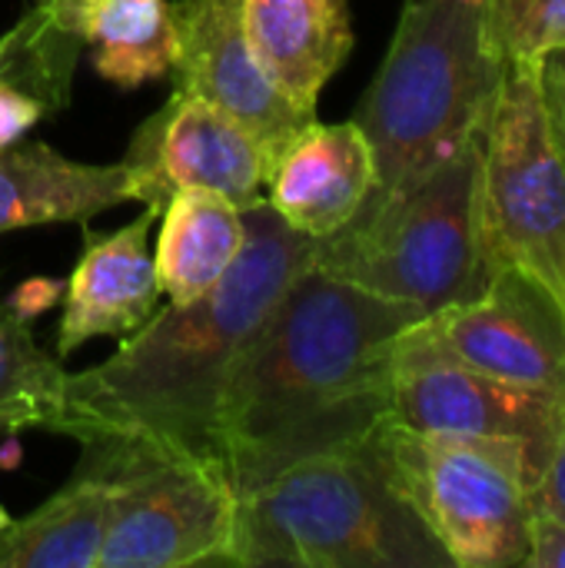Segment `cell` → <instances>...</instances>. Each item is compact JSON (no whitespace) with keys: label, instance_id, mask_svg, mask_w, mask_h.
Returning <instances> with one entry per match:
<instances>
[{"label":"cell","instance_id":"1","mask_svg":"<svg viewBox=\"0 0 565 568\" xmlns=\"http://www.w3.org/2000/svg\"><path fill=\"white\" fill-rule=\"evenodd\" d=\"M423 316L306 266L250 336L220 403L216 453L233 489L363 443L390 416L396 346Z\"/></svg>","mask_w":565,"mask_h":568},{"label":"cell","instance_id":"2","mask_svg":"<svg viewBox=\"0 0 565 568\" xmlns=\"http://www.w3.org/2000/svg\"><path fill=\"white\" fill-rule=\"evenodd\" d=\"M243 223L246 243L216 286L190 303H167L117 356L67 373L53 433L80 446L123 443L220 463L216 416L233 366L280 293L313 266L320 243L266 200L243 206Z\"/></svg>","mask_w":565,"mask_h":568},{"label":"cell","instance_id":"3","mask_svg":"<svg viewBox=\"0 0 565 568\" xmlns=\"http://www.w3.org/2000/svg\"><path fill=\"white\" fill-rule=\"evenodd\" d=\"M503 73L486 0H406L356 110L376 170L360 213L410 190L466 140L486 136Z\"/></svg>","mask_w":565,"mask_h":568},{"label":"cell","instance_id":"4","mask_svg":"<svg viewBox=\"0 0 565 568\" xmlns=\"http://www.w3.org/2000/svg\"><path fill=\"white\" fill-rule=\"evenodd\" d=\"M230 566L453 568L390 486L370 436L310 456L236 503Z\"/></svg>","mask_w":565,"mask_h":568},{"label":"cell","instance_id":"5","mask_svg":"<svg viewBox=\"0 0 565 568\" xmlns=\"http://www.w3.org/2000/svg\"><path fill=\"white\" fill-rule=\"evenodd\" d=\"M313 266L426 316L483 296L493 280L483 233V136L320 240Z\"/></svg>","mask_w":565,"mask_h":568},{"label":"cell","instance_id":"6","mask_svg":"<svg viewBox=\"0 0 565 568\" xmlns=\"http://www.w3.org/2000/svg\"><path fill=\"white\" fill-rule=\"evenodd\" d=\"M370 446L453 568L523 566L543 476L526 446L430 436L390 416L370 433Z\"/></svg>","mask_w":565,"mask_h":568},{"label":"cell","instance_id":"7","mask_svg":"<svg viewBox=\"0 0 565 568\" xmlns=\"http://www.w3.org/2000/svg\"><path fill=\"white\" fill-rule=\"evenodd\" d=\"M83 449L110 476L97 568L230 566L240 493L220 463L123 443Z\"/></svg>","mask_w":565,"mask_h":568},{"label":"cell","instance_id":"8","mask_svg":"<svg viewBox=\"0 0 565 568\" xmlns=\"http://www.w3.org/2000/svg\"><path fill=\"white\" fill-rule=\"evenodd\" d=\"M483 233L493 273H526L565 313V163L543 116L533 60L506 63L483 136Z\"/></svg>","mask_w":565,"mask_h":568},{"label":"cell","instance_id":"9","mask_svg":"<svg viewBox=\"0 0 565 568\" xmlns=\"http://www.w3.org/2000/svg\"><path fill=\"white\" fill-rule=\"evenodd\" d=\"M390 419L430 436L516 443L546 466L556 396L506 383L446 356L426 343L413 323L396 346Z\"/></svg>","mask_w":565,"mask_h":568},{"label":"cell","instance_id":"10","mask_svg":"<svg viewBox=\"0 0 565 568\" xmlns=\"http://www.w3.org/2000/svg\"><path fill=\"white\" fill-rule=\"evenodd\" d=\"M446 356L539 393L565 389L563 306L526 273L496 270L486 293L416 323Z\"/></svg>","mask_w":565,"mask_h":568},{"label":"cell","instance_id":"11","mask_svg":"<svg viewBox=\"0 0 565 568\" xmlns=\"http://www.w3.org/2000/svg\"><path fill=\"white\" fill-rule=\"evenodd\" d=\"M137 200L163 213L176 190H213L240 206L263 200L270 156L260 140L220 106L173 90V97L133 133L123 156Z\"/></svg>","mask_w":565,"mask_h":568},{"label":"cell","instance_id":"12","mask_svg":"<svg viewBox=\"0 0 565 568\" xmlns=\"http://www.w3.org/2000/svg\"><path fill=\"white\" fill-rule=\"evenodd\" d=\"M173 20L176 90L230 113L260 140L273 163L276 153L316 120V110L293 103L260 67L243 27V0H176Z\"/></svg>","mask_w":565,"mask_h":568},{"label":"cell","instance_id":"13","mask_svg":"<svg viewBox=\"0 0 565 568\" xmlns=\"http://www.w3.org/2000/svg\"><path fill=\"white\" fill-rule=\"evenodd\" d=\"M373 173V150L356 120H310L270 163L263 200L293 230L326 240L353 223Z\"/></svg>","mask_w":565,"mask_h":568},{"label":"cell","instance_id":"14","mask_svg":"<svg viewBox=\"0 0 565 568\" xmlns=\"http://www.w3.org/2000/svg\"><path fill=\"white\" fill-rule=\"evenodd\" d=\"M153 220H160V213L147 210L123 230L87 240V250L67 286L63 320L57 333L60 363L90 339H127L157 313L160 286L153 253L147 250Z\"/></svg>","mask_w":565,"mask_h":568},{"label":"cell","instance_id":"15","mask_svg":"<svg viewBox=\"0 0 565 568\" xmlns=\"http://www.w3.org/2000/svg\"><path fill=\"white\" fill-rule=\"evenodd\" d=\"M243 27L270 80L306 110L353 50L350 0H243Z\"/></svg>","mask_w":565,"mask_h":568},{"label":"cell","instance_id":"16","mask_svg":"<svg viewBox=\"0 0 565 568\" xmlns=\"http://www.w3.org/2000/svg\"><path fill=\"white\" fill-rule=\"evenodd\" d=\"M137 200L133 176L120 163H77L47 143H10L0 150V233L83 223L103 210Z\"/></svg>","mask_w":565,"mask_h":568},{"label":"cell","instance_id":"17","mask_svg":"<svg viewBox=\"0 0 565 568\" xmlns=\"http://www.w3.org/2000/svg\"><path fill=\"white\" fill-rule=\"evenodd\" d=\"M107 506V466L83 449L77 473L47 503L0 529V568H97Z\"/></svg>","mask_w":565,"mask_h":568},{"label":"cell","instance_id":"18","mask_svg":"<svg viewBox=\"0 0 565 568\" xmlns=\"http://www.w3.org/2000/svg\"><path fill=\"white\" fill-rule=\"evenodd\" d=\"M160 220L153 270L170 303H190L216 286L246 243L243 206L213 190H176Z\"/></svg>","mask_w":565,"mask_h":568},{"label":"cell","instance_id":"19","mask_svg":"<svg viewBox=\"0 0 565 568\" xmlns=\"http://www.w3.org/2000/svg\"><path fill=\"white\" fill-rule=\"evenodd\" d=\"M80 40L93 67L117 87H140L173 73L176 20L170 0H83Z\"/></svg>","mask_w":565,"mask_h":568},{"label":"cell","instance_id":"20","mask_svg":"<svg viewBox=\"0 0 565 568\" xmlns=\"http://www.w3.org/2000/svg\"><path fill=\"white\" fill-rule=\"evenodd\" d=\"M67 369L60 359L47 356L27 320L0 303V433H17L30 426L50 429L63 409Z\"/></svg>","mask_w":565,"mask_h":568},{"label":"cell","instance_id":"21","mask_svg":"<svg viewBox=\"0 0 565 568\" xmlns=\"http://www.w3.org/2000/svg\"><path fill=\"white\" fill-rule=\"evenodd\" d=\"M486 20L506 63L565 50V0H486Z\"/></svg>","mask_w":565,"mask_h":568},{"label":"cell","instance_id":"22","mask_svg":"<svg viewBox=\"0 0 565 568\" xmlns=\"http://www.w3.org/2000/svg\"><path fill=\"white\" fill-rule=\"evenodd\" d=\"M536 509L565 523V389L556 393V423H553V439H549L546 466H543L539 489H536Z\"/></svg>","mask_w":565,"mask_h":568},{"label":"cell","instance_id":"23","mask_svg":"<svg viewBox=\"0 0 565 568\" xmlns=\"http://www.w3.org/2000/svg\"><path fill=\"white\" fill-rule=\"evenodd\" d=\"M539 103L553 136V146L565 163V50L539 60Z\"/></svg>","mask_w":565,"mask_h":568},{"label":"cell","instance_id":"24","mask_svg":"<svg viewBox=\"0 0 565 568\" xmlns=\"http://www.w3.org/2000/svg\"><path fill=\"white\" fill-rule=\"evenodd\" d=\"M47 113V103L33 93L0 80V150L17 143L33 123H40Z\"/></svg>","mask_w":565,"mask_h":568},{"label":"cell","instance_id":"25","mask_svg":"<svg viewBox=\"0 0 565 568\" xmlns=\"http://www.w3.org/2000/svg\"><path fill=\"white\" fill-rule=\"evenodd\" d=\"M526 568H565V523L536 509L529 523V549H526Z\"/></svg>","mask_w":565,"mask_h":568},{"label":"cell","instance_id":"26","mask_svg":"<svg viewBox=\"0 0 565 568\" xmlns=\"http://www.w3.org/2000/svg\"><path fill=\"white\" fill-rule=\"evenodd\" d=\"M37 7H43L63 30L80 37V7H83V0H37Z\"/></svg>","mask_w":565,"mask_h":568},{"label":"cell","instance_id":"27","mask_svg":"<svg viewBox=\"0 0 565 568\" xmlns=\"http://www.w3.org/2000/svg\"><path fill=\"white\" fill-rule=\"evenodd\" d=\"M7 523H10V516H7V509H3V506H0V529H3V526H7Z\"/></svg>","mask_w":565,"mask_h":568},{"label":"cell","instance_id":"28","mask_svg":"<svg viewBox=\"0 0 565 568\" xmlns=\"http://www.w3.org/2000/svg\"><path fill=\"white\" fill-rule=\"evenodd\" d=\"M470 3H483V0H470Z\"/></svg>","mask_w":565,"mask_h":568}]
</instances>
